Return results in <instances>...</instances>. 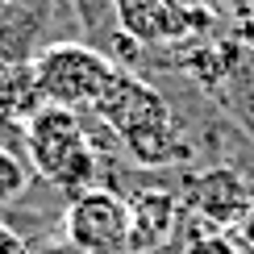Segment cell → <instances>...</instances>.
<instances>
[{
    "mask_svg": "<svg viewBox=\"0 0 254 254\" xmlns=\"http://www.w3.org/2000/svg\"><path fill=\"white\" fill-rule=\"evenodd\" d=\"M113 71L117 67L109 63L104 50L79 46V42H55L34 59V75L46 104H67V109L96 104Z\"/></svg>",
    "mask_w": 254,
    "mask_h": 254,
    "instance_id": "obj_1",
    "label": "cell"
},
{
    "mask_svg": "<svg viewBox=\"0 0 254 254\" xmlns=\"http://www.w3.org/2000/svg\"><path fill=\"white\" fill-rule=\"evenodd\" d=\"M67 242L83 254H129V200L104 188L71 196Z\"/></svg>",
    "mask_w": 254,
    "mask_h": 254,
    "instance_id": "obj_2",
    "label": "cell"
},
{
    "mask_svg": "<svg viewBox=\"0 0 254 254\" xmlns=\"http://www.w3.org/2000/svg\"><path fill=\"white\" fill-rule=\"evenodd\" d=\"M92 113L121 137H137V133H150V129L171 125L167 100L158 96L146 79H137L133 71H125V67H117L109 75L104 92L96 96V104H92Z\"/></svg>",
    "mask_w": 254,
    "mask_h": 254,
    "instance_id": "obj_3",
    "label": "cell"
},
{
    "mask_svg": "<svg viewBox=\"0 0 254 254\" xmlns=\"http://www.w3.org/2000/svg\"><path fill=\"white\" fill-rule=\"evenodd\" d=\"M88 146L83 137V121L75 109L67 104H46L25 121V150H29V167L42 171L46 179H55V171L67 163L75 150Z\"/></svg>",
    "mask_w": 254,
    "mask_h": 254,
    "instance_id": "obj_4",
    "label": "cell"
},
{
    "mask_svg": "<svg viewBox=\"0 0 254 254\" xmlns=\"http://www.w3.org/2000/svg\"><path fill=\"white\" fill-rule=\"evenodd\" d=\"M192 204L217 234H229L254 208V192L234 167H213V171H204L192 184Z\"/></svg>",
    "mask_w": 254,
    "mask_h": 254,
    "instance_id": "obj_5",
    "label": "cell"
},
{
    "mask_svg": "<svg viewBox=\"0 0 254 254\" xmlns=\"http://www.w3.org/2000/svg\"><path fill=\"white\" fill-rule=\"evenodd\" d=\"M179 225V196L167 188H146L129 200V254H158Z\"/></svg>",
    "mask_w": 254,
    "mask_h": 254,
    "instance_id": "obj_6",
    "label": "cell"
},
{
    "mask_svg": "<svg viewBox=\"0 0 254 254\" xmlns=\"http://www.w3.org/2000/svg\"><path fill=\"white\" fill-rule=\"evenodd\" d=\"M38 25H42V8H25V0H0V59L8 67L25 63Z\"/></svg>",
    "mask_w": 254,
    "mask_h": 254,
    "instance_id": "obj_7",
    "label": "cell"
},
{
    "mask_svg": "<svg viewBox=\"0 0 254 254\" xmlns=\"http://www.w3.org/2000/svg\"><path fill=\"white\" fill-rule=\"evenodd\" d=\"M117 21L142 42H171V0H117Z\"/></svg>",
    "mask_w": 254,
    "mask_h": 254,
    "instance_id": "obj_8",
    "label": "cell"
},
{
    "mask_svg": "<svg viewBox=\"0 0 254 254\" xmlns=\"http://www.w3.org/2000/svg\"><path fill=\"white\" fill-rule=\"evenodd\" d=\"M0 104L8 109V117L25 125L38 109H46V96L38 88V75H34V63H13L0 79Z\"/></svg>",
    "mask_w": 254,
    "mask_h": 254,
    "instance_id": "obj_9",
    "label": "cell"
},
{
    "mask_svg": "<svg viewBox=\"0 0 254 254\" xmlns=\"http://www.w3.org/2000/svg\"><path fill=\"white\" fill-rule=\"evenodd\" d=\"M25 188H29V163L21 154H13L8 146H0V208L13 204Z\"/></svg>",
    "mask_w": 254,
    "mask_h": 254,
    "instance_id": "obj_10",
    "label": "cell"
},
{
    "mask_svg": "<svg viewBox=\"0 0 254 254\" xmlns=\"http://www.w3.org/2000/svg\"><path fill=\"white\" fill-rule=\"evenodd\" d=\"M142 46L146 42L142 38H133V34H125V29H117V34H113V42H109V63L113 67H129V63H137L142 59Z\"/></svg>",
    "mask_w": 254,
    "mask_h": 254,
    "instance_id": "obj_11",
    "label": "cell"
},
{
    "mask_svg": "<svg viewBox=\"0 0 254 254\" xmlns=\"http://www.w3.org/2000/svg\"><path fill=\"white\" fill-rule=\"evenodd\" d=\"M184 254H238V250L229 242V234H208V238H196Z\"/></svg>",
    "mask_w": 254,
    "mask_h": 254,
    "instance_id": "obj_12",
    "label": "cell"
},
{
    "mask_svg": "<svg viewBox=\"0 0 254 254\" xmlns=\"http://www.w3.org/2000/svg\"><path fill=\"white\" fill-rule=\"evenodd\" d=\"M229 242H234V250H238V254H254V208L238 221L234 229H229Z\"/></svg>",
    "mask_w": 254,
    "mask_h": 254,
    "instance_id": "obj_13",
    "label": "cell"
},
{
    "mask_svg": "<svg viewBox=\"0 0 254 254\" xmlns=\"http://www.w3.org/2000/svg\"><path fill=\"white\" fill-rule=\"evenodd\" d=\"M0 254H25V246H21L8 229H0Z\"/></svg>",
    "mask_w": 254,
    "mask_h": 254,
    "instance_id": "obj_14",
    "label": "cell"
}]
</instances>
